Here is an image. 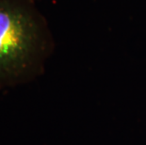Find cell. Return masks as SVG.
Masks as SVG:
<instances>
[{"instance_id": "1", "label": "cell", "mask_w": 146, "mask_h": 145, "mask_svg": "<svg viewBox=\"0 0 146 145\" xmlns=\"http://www.w3.org/2000/svg\"><path fill=\"white\" fill-rule=\"evenodd\" d=\"M49 48L47 26L31 0H0V89L39 75Z\"/></svg>"}]
</instances>
